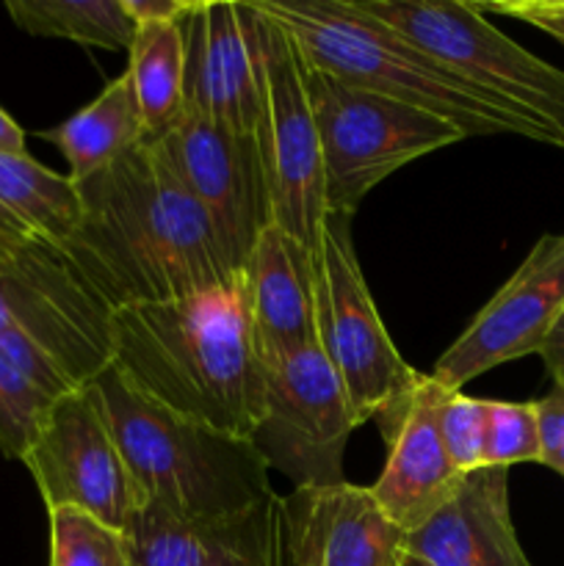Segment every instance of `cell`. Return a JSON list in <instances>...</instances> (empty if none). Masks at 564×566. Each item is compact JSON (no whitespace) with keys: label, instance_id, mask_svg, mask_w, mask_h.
<instances>
[{"label":"cell","instance_id":"cell-21","mask_svg":"<svg viewBox=\"0 0 564 566\" xmlns=\"http://www.w3.org/2000/svg\"><path fill=\"white\" fill-rule=\"evenodd\" d=\"M75 387L31 340L0 335V453L22 462L50 409Z\"/></svg>","mask_w":564,"mask_h":566},{"label":"cell","instance_id":"cell-17","mask_svg":"<svg viewBox=\"0 0 564 566\" xmlns=\"http://www.w3.org/2000/svg\"><path fill=\"white\" fill-rule=\"evenodd\" d=\"M133 566H285L282 495L221 514L180 520L144 503L125 528Z\"/></svg>","mask_w":564,"mask_h":566},{"label":"cell","instance_id":"cell-18","mask_svg":"<svg viewBox=\"0 0 564 566\" xmlns=\"http://www.w3.org/2000/svg\"><path fill=\"white\" fill-rule=\"evenodd\" d=\"M404 566H531L509 512V470L464 473L451 501L407 534Z\"/></svg>","mask_w":564,"mask_h":566},{"label":"cell","instance_id":"cell-15","mask_svg":"<svg viewBox=\"0 0 564 566\" xmlns=\"http://www.w3.org/2000/svg\"><path fill=\"white\" fill-rule=\"evenodd\" d=\"M177 25L182 36V108L254 136L260 64L241 0H194Z\"/></svg>","mask_w":564,"mask_h":566},{"label":"cell","instance_id":"cell-3","mask_svg":"<svg viewBox=\"0 0 564 566\" xmlns=\"http://www.w3.org/2000/svg\"><path fill=\"white\" fill-rule=\"evenodd\" d=\"M254 6L291 31L310 66L348 86L446 119L464 136H523L556 147L545 127L470 86L352 0H254Z\"/></svg>","mask_w":564,"mask_h":566},{"label":"cell","instance_id":"cell-26","mask_svg":"<svg viewBox=\"0 0 564 566\" xmlns=\"http://www.w3.org/2000/svg\"><path fill=\"white\" fill-rule=\"evenodd\" d=\"M525 462L540 464L534 401H487L484 468L509 470L512 464Z\"/></svg>","mask_w":564,"mask_h":566},{"label":"cell","instance_id":"cell-29","mask_svg":"<svg viewBox=\"0 0 564 566\" xmlns=\"http://www.w3.org/2000/svg\"><path fill=\"white\" fill-rule=\"evenodd\" d=\"M481 11L518 17L529 25L564 44V0H503V3H476Z\"/></svg>","mask_w":564,"mask_h":566},{"label":"cell","instance_id":"cell-23","mask_svg":"<svg viewBox=\"0 0 564 566\" xmlns=\"http://www.w3.org/2000/svg\"><path fill=\"white\" fill-rule=\"evenodd\" d=\"M127 75L136 88L147 144H158L182 114V36L177 22L136 25L127 50Z\"/></svg>","mask_w":564,"mask_h":566},{"label":"cell","instance_id":"cell-28","mask_svg":"<svg viewBox=\"0 0 564 566\" xmlns=\"http://www.w3.org/2000/svg\"><path fill=\"white\" fill-rule=\"evenodd\" d=\"M536 434H540V464L564 479V387L553 385L551 392L534 401Z\"/></svg>","mask_w":564,"mask_h":566},{"label":"cell","instance_id":"cell-8","mask_svg":"<svg viewBox=\"0 0 564 566\" xmlns=\"http://www.w3.org/2000/svg\"><path fill=\"white\" fill-rule=\"evenodd\" d=\"M0 335L42 348L77 387L111 365V307L61 252L0 227Z\"/></svg>","mask_w":564,"mask_h":566},{"label":"cell","instance_id":"cell-19","mask_svg":"<svg viewBox=\"0 0 564 566\" xmlns=\"http://www.w3.org/2000/svg\"><path fill=\"white\" fill-rule=\"evenodd\" d=\"M241 274L260 359L318 343L315 254L304 243L282 227L269 224L260 232Z\"/></svg>","mask_w":564,"mask_h":566},{"label":"cell","instance_id":"cell-16","mask_svg":"<svg viewBox=\"0 0 564 566\" xmlns=\"http://www.w3.org/2000/svg\"><path fill=\"white\" fill-rule=\"evenodd\" d=\"M407 531L368 486H304L282 495L285 566H404Z\"/></svg>","mask_w":564,"mask_h":566},{"label":"cell","instance_id":"cell-25","mask_svg":"<svg viewBox=\"0 0 564 566\" xmlns=\"http://www.w3.org/2000/svg\"><path fill=\"white\" fill-rule=\"evenodd\" d=\"M50 566H133L125 531L81 509H50Z\"/></svg>","mask_w":564,"mask_h":566},{"label":"cell","instance_id":"cell-24","mask_svg":"<svg viewBox=\"0 0 564 566\" xmlns=\"http://www.w3.org/2000/svg\"><path fill=\"white\" fill-rule=\"evenodd\" d=\"M6 14L31 36L70 39L111 53L130 50L136 36L125 0H9Z\"/></svg>","mask_w":564,"mask_h":566},{"label":"cell","instance_id":"cell-31","mask_svg":"<svg viewBox=\"0 0 564 566\" xmlns=\"http://www.w3.org/2000/svg\"><path fill=\"white\" fill-rule=\"evenodd\" d=\"M540 357L545 363L547 374L553 376V385L564 387V310L558 315L556 326L551 329V335H547L545 346L540 348Z\"/></svg>","mask_w":564,"mask_h":566},{"label":"cell","instance_id":"cell-10","mask_svg":"<svg viewBox=\"0 0 564 566\" xmlns=\"http://www.w3.org/2000/svg\"><path fill=\"white\" fill-rule=\"evenodd\" d=\"M263 415L252 446L293 490L346 481L343 457L357 429L352 403L321 346L263 359Z\"/></svg>","mask_w":564,"mask_h":566},{"label":"cell","instance_id":"cell-14","mask_svg":"<svg viewBox=\"0 0 564 566\" xmlns=\"http://www.w3.org/2000/svg\"><path fill=\"white\" fill-rule=\"evenodd\" d=\"M446 392L424 374L412 390L396 398L374 420L387 457L382 475L368 490L382 512L407 534L451 501L462 484L464 473H459L448 459L437 420Z\"/></svg>","mask_w":564,"mask_h":566},{"label":"cell","instance_id":"cell-12","mask_svg":"<svg viewBox=\"0 0 564 566\" xmlns=\"http://www.w3.org/2000/svg\"><path fill=\"white\" fill-rule=\"evenodd\" d=\"M155 147L208 219L230 274H241L260 232L274 224L258 138L182 108Z\"/></svg>","mask_w":564,"mask_h":566},{"label":"cell","instance_id":"cell-22","mask_svg":"<svg viewBox=\"0 0 564 566\" xmlns=\"http://www.w3.org/2000/svg\"><path fill=\"white\" fill-rule=\"evenodd\" d=\"M77 191L66 175L31 155L0 153V227L64 247L77 224Z\"/></svg>","mask_w":564,"mask_h":566},{"label":"cell","instance_id":"cell-9","mask_svg":"<svg viewBox=\"0 0 564 566\" xmlns=\"http://www.w3.org/2000/svg\"><path fill=\"white\" fill-rule=\"evenodd\" d=\"M348 213H326L315 254V321L318 346L335 368L357 426L379 418L409 392L420 370L407 365L379 318L359 269Z\"/></svg>","mask_w":564,"mask_h":566},{"label":"cell","instance_id":"cell-4","mask_svg":"<svg viewBox=\"0 0 564 566\" xmlns=\"http://www.w3.org/2000/svg\"><path fill=\"white\" fill-rule=\"evenodd\" d=\"M94 387L144 501L171 517H221L274 492L269 464L252 440L160 407L114 365L94 379Z\"/></svg>","mask_w":564,"mask_h":566},{"label":"cell","instance_id":"cell-27","mask_svg":"<svg viewBox=\"0 0 564 566\" xmlns=\"http://www.w3.org/2000/svg\"><path fill=\"white\" fill-rule=\"evenodd\" d=\"M440 437L448 459L459 473H473L484 468V437H487V401L470 398L462 390L446 392L440 403Z\"/></svg>","mask_w":564,"mask_h":566},{"label":"cell","instance_id":"cell-5","mask_svg":"<svg viewBox=\"0 0 564 566\" xmlns=\"http://www.w3.org/2000/svg\"><path fill=\"white\" fill-rule=\"evenodd\" d=\"M470 86L545 127L564 149V70L498 31L468 0H352Z\"/></svg>","mask_w":564,"mask_h":566},{"label":"cell","instance_id":"cell-30","mask_svg":"<svg viewBox=\"0 0 564 566\" xmlns=\"http://www.w3.org/2000/svg\"><path fill=\"white\" fill-rule=\"evenodd\" d=\"M194 0H125V11L136 25L147 22H180Z\"/></svg>","mask_w":564,"mask_h":566},{"label":"cell","instance_id":"cell-32","mask_svg":"<svg viewBox=\"0 0 564 566\" xmlns=\"http://www.w3.org/2000/svg\"><path fill=\"white\" fill-rule=\"evenodd\" d=\"M0 153L11 155H28L25 149V130L0 108Z\"/></svg>","mask_w":564,"mask_h":566},{"label":"cell","instance_id":"cell-6","mask_svg":"<svg viewBox=\"0 0 564 566\" xmlns=\"http://www.w3.org/2000/svg\"><path fill=\"white\" fill-rule=\"evenodd\" d=\"M304 83L318 130L326 213L354 216L365 193L393 171L468 138L446 119L348 86L307 61Z\"/></svg>","mask_w":564,"mask_h":566},{"label":"cell","instance_id":"cell-11","mask_svg":"<svg viewBox=\"0 0 564 566\" xmlns=\"http://www.w3.org/2000/svg\"><path fill=\"white\" fill-rule=\"evenodd\" d=\"M22 464L36 481L48 512L81 509L125 531L147 503L122 459L94 381L55 401Z\"/></svg>","mask_w":564,"mask_h":566},{"label":"cell","instance_id":"cell-13","mask_svg":"<svg viewBox=\"0 0 564 566\" xmlns=\"http://www.w3.org/2000/svg\"><path fill=\"white\" fill-rule=\"evenodd\" d=\"M564 310V232L542 235L501 291L435 363L431 379L448 392L512 359L540 354Z\"/></svg>","mask_w":564,"mask_h":566},{"label":"cell","instance_id":"cell-2","mask_svg":"<svg viewBox=\"0 0 564 566\" xmlns=\"http://www.w3.org/2000/svg\"><path fill=\"white\" fill-rule=\"evenodd\" d=\"M111 365L171 412L252 440L265 370L243 274L202 293L111 313Z\"/></svg>","mask_w":564,"mask_h":566},{"label":"cell","instance_id":"cell-1","mask_svg":"<svg viewBox=\"0 0 564 566\" xmlns=\"http://www.w3.org/2000/svg\"><path fill=\"white\" fill-rule=\"evenodd\" d=\"M77 224L61 252L111 313L224 285L208 219L155 144L75 182Z\"/></svg>","mask_w":564,"mask_h":566},{"label":"cell","instance_id":"cell-7","mask_svg":"<svg viewBox=\"0 0 564 566\" xmlns=\"http://www.w3.org/2000/svg\"><path fill=\"white\" fill-rule=\"evenodd\" d=\"M260 64V116L254 127L271 221L318 254L326 221L324 164L304 83V55L285 25L243 3Z\"/></svg>","mask_w":564,"mask_h":566},{"label":"cell","instance_id":"cell-20","mask_svg":"<svg viewBox=\"0 0 564 566\" xmlns=\"http://www.w3.org/2000/svg\"><path fill=\"white\" fill-rule=\"evenodd\" d=\"M44 142L55 144L70 164V180L81 182L97 175L122 155L147 144L136 88L127 72L111 81L97 97L61 122L42 130Z\"/></svg>","mask_w":564,"mask_h":566}]
</instances>
